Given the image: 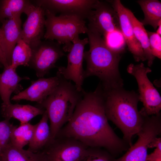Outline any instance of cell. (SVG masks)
Masks as SVG:
<instances>
[{"instance_id": "52a82bcc", "label": "cell", "mask_w": 161, "mask_h": 161, "mask_svg": "<svg viewBox=\"0 0 161 161\" xmlns=\"http://www.w3.org/2000/svg\"><path fill=\"white\" fill-rule=\"evenodd\" d=\"M144 121L138 138L123 155L116 161H145L150 143L161 133V113L148 116L143 115Z\"/></svg>"}, {"instance_id": "e0dca14e", "label": "cell", "mask_w": 161, "mask_h": 161, "mask_svg": "<svg viewBox=\"0 0 161 161\" xmlns=\"http://www.w3.org/2000/svg\"><path fill=\"white\" fill-rule=\"evenodd\" d=\"M16 70L10 66L4 68L3 72L0 73V96L4 104L11 103V94L13 93L16 94L21 92L22 87L19 82L22 80L29 79L27 77H20Z\"/></svg>"}, {"instance_id": "44dd1931", "label": "cell", "mask_w": 161, "mask_h": 161, "mask_svg": "<svg viewBox=\"0 0 161 161\" xmlns=\"http://www.w3.org/2000/svg\"><path fill=\"white\" fill-rule=\"evenodd\" d=\"M0 161H42L39 152L14 146L10 143L0 150Z\"/></svg>"}, {"instance_id": "d6986e66", "label": "cell", "mask_w": 161, "mask_h": 161, "mask_svg": "<svg viewBox=\"0 0 161 161\" xmlns=\"http://www.w3.org/2000/svg\"><path fill=\"white\" fill-rule=\"evenodd\" d=\"M46 111L39 121L35 125L32 139L28 144V150L38 153L41 151L51 140L50 128Z\"/></svg>"}, {"instance_id": "5b68a950", "label": "cell", "mask_w": 161, "mask_h": 161, "mask_svg": "<svg viewBox=\"0 0 161 161\" xmlns=\"http://www.w3.org/2000/svg\"><path fill=\"white\" fill-rule=\"evenodd\" d=\"M45 15L46 31L43 37L46 40H55L63 44L64 52H69L73 41L80 34L88 31L84 19L77 15L61 14L57 16L47 10H45Z\"/></svg>"}, {"instance_id": "484cf974", "label": "cell", "mask_w": 161, "mask_h": 161, "mask_svg": "<svg viewBox=\"0 0 161 161\" xmlns=\"http://www.w3.org/2000/svg\"><path fill=\"white\" fill-rule=\"evenodd\" d=\"M117 158L105 149L88 147L78 161H116Z\"/></svg>"}, {"instance_id": "8fae6325", "label": "cell", "mask_w": 161, "mask_h": 161, "mask_svg": "<svg viewBox=\"0 0 161 161\" xmlns=\"http://www.w3.org/2000/svg\"><path fill=\"white\" fill-rule=\"evenodd\" d=\"M87 19L88 28L95 30L103 36L111 32H121L118 14L111 5L96 0Z\"/></svg>"}, {"instance_id": "3957f363", "label": "cell", "mask_w": 161, "mask_h": 161, "mask_svg": "<svg viewBox=\"0 0 161 161\" xmlns=\"http://www.w3.org/2000/svg\"><path fill=\"white\" fill-rule=\"evenodd\" d=\"M102 89L107 119L120 129L122 138L130 147L144 121L143 116L138 109L139 95L123 87Z\"/></svg>"}, {"instance_id": "ffe728a7", "label": "cell", "mask_w": 161, "mask_h": 161, "mask_svg": "<svg viewBox=\"0 0 161 161\" xmlns=\"http://www.w3.org/2000/svg\"><path fill=\"white\" fill-rule=\"evenodd\" d=\"M125 10L135 36L143 49L146 60L147 61L148 65L150 67L153 64L155 57L151 52L146 30L141 22L137 18L130 10L126 7Z\"/></svg>"}, {"instance_id": "f546056e", "label": "cell", "mask_w": 161, "mask_h": 161, "mask_svg": "<svg viewBox=\"0 0 161 161\" xmlns=\"http://www.w3.org/2000/svg\"><path fill=\"white\" fill-rule=\"evenodd\" d=\"M157 34L161 36V24H160L158 26L156 32Z\"/></svg>"}, {"instance_id": "7a4b0ae2", "label": "cell", "mask_w": 161, "mask_h": 161, "mask_svg": "<svg viewBox=\"0 0 161 161\" xmlns=\"http://www.w3.org/2000/svg\"><path fill=\"white\" fill-rule=\"evenodd\" d=\"M86 34L89 49L84 52V59L86 63L85 78L97 77L104 90L123 87L119 68L122 52L109 48L103 36L97 32L88 29Z\"/></svg>"}, {"instance_id": "cb8c5ba5", "label": "cell", "mask_w": 161, "mask_h": 161, "mask_svg": "<svg viewBox=\"0 0 161 161\" xmlns=\"http://www.w3.org/2000/svg\"><path fill=\"white\" fill-rule=\"evenodd\" d=\"M35 125L27 123L16 126L11 135L10 143L16 147L23 148L30 142L33 135Z\"/></svg>"}, {"instance_id": "5bb4252c", "label": "cell", "mask_w": 161, "mask_h": 161, "mask_svg": "<svg viewBox=\"0 0 161 161\" xmlns=\"http://www.w3.org/2000/svg\"><path fill=\"white\" fill-rule=\"evenodd\" d=\"M96 0H37L35 5L55 14L75 15L87 18Z\"/></svg>"}, {"instance_id": "f1b7e54d", "label": "cell", "mask_w": 161, "mask_h": 161, "mask_svg": "<svg viewBox=\"0 0 161 161\" xmlns=\"http://www.w3.org/2000/svg\"><path fill=\"white\" fill-rule=\"evenodd\" d=\"M145 161H161V145L156 147L153 152L148 154Z\"/></svg>"}, {"instance_id": "30bf717a", "label": "cell", "mask_w": 161, "mask_h": 161, "mask_svg": "<svg viewBox=\"0 0 161 161\" xmlns=\"http://www.w3.org/2000/svg\"><path fill=\"white\" fill-rule=\"evenodd\" d=\"M72 46L67 55V64L66 67L61 66L58 72L66 79L72 81L75 83L77 90L81 92L84 79L83 68L84 49L89 43L88 38L80 39L79 37L72 42Z\"/></svg>"}, {"instance_id": "9c48e42d", "label": "cell", "mask_w": 161, "mask_h": 161, "mask_svg": "<svg viewBox=\"0 0 161 161\" xmlns=\"http://www.w3.org/2000/svg\"><path fill=\"white\" fill-rule=\"evenodd\" d=\"M60 45L53 41H41L32 49L29 66L35 70L38 77H43L55 67L57 61L65 55Z\"/></svg>"}, {"instance_id": "4dcf8cb0", "label": "cell", "mask_w": 161, "mask_h": 161, "mask_svg": "<svg viewBox=\"0 0 161 161\" xmlns=\"http://www.w3.org/2000/svg\"><path fill=\"white\" fill-rule=\"evenodd\" d=\"M2 65L0 63V67H2Z\"/></svg>"}, {"instance_id": "4316f807", "label": "cell", "mask_w": 161, "mask_h": 161, "mask_svg": "<svg viewBox=\"0 0 161 161\" xmlns=\"http://www.w3.org/2000/svg\"><path fill=\"white\" fill-rule=\"evenodd\" d=\"M9 120L5 119L0 122V150L10 143L12 131L16 126L11 124Z\"/></svg>"}, {"instance_id": "6da1fadb", "label": "cell", "mask_w": 161, "mask_h": 161, "mask_svg": "<svg viewBox=\"0 0 161 161\" xmlns=\"http://www.w3.org/2000/svg\"><path fill=\"white\" fill-rule=\"evenodd\" d=\"M108 121L99 84L93 92L83 90L71 118L56 136L75 139L88 147L103 148L116 158L129 146L116 134Z\"/></svg>"}, {"instance_id": "9a60e30c", "label": "cell", "mask_w": 161, "mask_h": 161, "mask_svg": "<svg viewBox=\"0 0 161 161\" xmlns=\"http://www.w3.org/2000/svg\"><path fill=\"white\" fill-rule=\"evenodd\" d=\"M61 75L57 72L55 76L39 78L32 82L31 85L12 97L11 100L19 101L24 100L41 103L54 90L58 84Z\"/></svg>"}, {"instance_id": "277c9868", "label": "cell", "mask_w": 161, "mask_h": 161, "mask_svg": "<svg viewBox=\"0 0 161 161\" xmlns=\"http://www.w3.org/2000/svg\"><path fill=\"white\" fill-rule=\"evenodd\" d=\"M58 73L61 75L58 84L51 93L36 106L44 109L47 113L50 122L51 140L55 137L71 118L82 97L83 90L78 91L70 81L65 79Z\"/></svg>"}, {"instance_id": "ac0fdd59", "label": "cell", "mask_w": 161, "mask_h": 161, "mask_svg": "<svg viewBox=\"0 0 161 161\" xmlns=\"http://www.w3.org/2000/svg\"><path fill=\"white\" fill-rule=\"evenodd\" d=\"M1 113L5 119L13 118L18 120L20 124L28 123L36 116L42 115L45 111L43 109L30 105H21L11 103L6 105L2 103Z\"/></svg>"}, {"instance_id": "2e32d148", "label": "cell", "mask_w": 161, "mask_h": 161, "mask_svg": "<svg viewBox=\"0 0 161 161\" xmlns=\"http://www.w3.org/2000/svg\"><path fill=\"white\" fill-rule=\"evenodd\" d=\"M111 4L118 14L121 33L135 61L136 62L146 61L141 46L135 36L131 24L126 14V7L120 0L112 1Z\"/></svg>"}, {"instance_id": "8992f818", "label": "cell", "mask_w": 161, "mask_h": 161, "mask_svg": "<svg viewBox=\"0 0 161 161\" xmlns=\"http://www.w3.org/2000/svg\"><path fill=\"white\" fill-rule=\"evenodd\" d=\"M127 71L134 77L137 82L139 100L143 105L140 112L148 116L160 113L161 97L147 76L151 72V69L145 67L141 63L137 65L130 64L127 66Z\"/></svg>"}, {"instance_id": "83f0119b", "label": "cell", "mask_w": 161, "mask_h": 161, "mask_svg": "<svg viewBox=\"0 0 161 161\" xmlns=\"http://www.w3.org/2000/svg\"><path fill=\"white\" fill-rule=\"evenodd\" d=\"M151 52L155 57L161 59V37L156 32L146 30Z\"/></svg>"}, {"instance_id": "d4e9b609", "label": "cell", "mask_w": 161, "mask_h": 161, "mask_svg": "<svg viewBox=\"0 0 161 161\" xmlns=\"http://www.w3.org/2000/svg\"><path fill=\"white\" fill-rule=\"evenodd\" d=\"M32 55L31 47L20 38L13 51L10 66L16 69L20 66H29Z\"/></svg>"}, {"instance_id": "603a6c76", "label": "cell", "mask_w": 161, "mask_h": 161, "mask_svg": "<svg viewBox=\"0 0 161 161\" xmlns=\"http://www.w3.org/2000/svg\"><path fill=\"white\" fill-rule=\"evenodd\" d=\"M32 4L27 0H0V22L25 14Z\"/></svg>"}, {"instance_id": "4fadbf2b", "label": "cell", "mask_w": 161, "mask_h": 161, "mask_svg": "<svg viewBox=\"0 0 161 161\" xmlns=\"http://www.w3.org/2000/svg\"><path fill=\"white\" fill-rule=\"evenodd\" d=\"M25 14L27 18L21 29L20 38L32 49L41 41L44 34L45 10L32 3Z\"/></svg>"}, {"instance_id": "ba28073f", "label": "cell", "mask_w": 161, "mask_h": 161, "mask_svg": "<svg viewBox=\"0 0 161 161\" xmlns=\"http://www.w3.org/2000/svg\"><path fill=\"white\" fill-rule=\"evenodd\" d=\"M88 147L75 139L56 136L39 152L42 161H78Z\"/></svg>"}, {"instance_id": "7c38bea8", "label": "cell", "mask_w": 161, "mask_h": 161, "mask_svg": "<svg viewBox=\"0 0 161 161\" xmlns=\"http://www.w3.org/2000/svg\"><path fill=\"white\" fill-rule=\"evenodd\" d=\"M0 27V63L4 68L11 65L13 49L20 38L21 16L4 20Z\"/></svg>"}, {"instance_id": "7402d4cb", "label": "cell", "mask_w": 161, "mask_h": 161, "mask_svg": "<svg viewBox=\"0 0 161 161\" xmlns=\"http://www.w3.org/2000/svg\"><path fill=\"white\" fill-rule=\"evenodd\" d=\"M137 2L140 5L144 14L141 23L151 26L155 30L161 24V3L157 0H140Z\"/></svg>"}]
</instances>
